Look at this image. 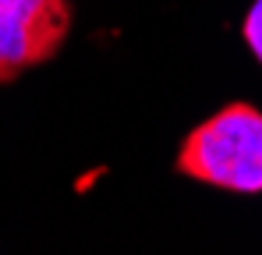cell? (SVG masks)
Masks as SVG:
<instances>
[{
    "instance_id": "obj_3",
    "label": "cell",
    "mask_w": 262,
    "mask_h": 255,
    "mask_svg": "<svg viewBox=\"0 0 262 255\" xmlns=\"http://www.w3.org/2000/svg\"><path fill=\"white\" fill-rule=\"evenodd\" d=\"M241 36L248 42V50L255 53V60L262 64V0H255L245 14V25H241Z\"/></svg>"
},
{
    "instance_id": "obj_1",
    "label": "cell",
    "mask_w": 262,
    "mask_h": 255,
    "mask_svg": "<svg viewBox=\"0 0 262 255\" xmlns=\"http://www.w3.org/2000/svg\"><path fill=\"white\" fill-rule=\"evenodd\" d=\"M177 170L237 195L262 192V114L252 103H230L188 131Z\"/></svg>"
},
{
    "instance_id": "obj_2",
    "label": "cell",
    "mask_w": 262,
    "mask_h": 255,
    "mask_svg": "<svg viewBox=\"0 0 262 255\" xmlns=\"http://www.w3.org/2000/svg\"><path fill=\"white\" fill-rule=\"evenodd\" d=\"M68 29V0H0V82L50 60Z\"/></svg>"
}]
</instances>
